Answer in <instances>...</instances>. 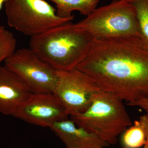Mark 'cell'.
Returning a JSON list of instances; mask_svg holds the SVG:
<instances>
[{"mask_svg": "<svg viewBox=\"0 0 148 148\" xmlns=\"http://www.w3.org/2000/svg\"><path fill=\"white\" fill-rule=\"evenodd\" d=\"M69 115L53 93H32L13 116L43 127L69 118Z\"/></svg>", "mask_w": 148, "mask_h": 148, "instance_id": "8", "label": "cell"}, {"mask_svg": "<svg viewBox=\"0 0 148 148\" xmlns=\"http://www.w3.org/2000/svg\"><path fill=\"white\" fill-rule=\"evenodd\" d=\"M7 0H0V10L1 9L4 4L6 1Z\"/></svg>", "mask_w": 148, "mask_h": 148, "instance_id": "17", "label": "cell"}, {"mask_svg": "<svg viewBox=\"0 0 148 148\" xmlns=\"http://www.w3.org/2000/svg\"><path fill=\"white\" fill-rule=\"evenodd\" d=\"M127 105L129 106L139 107L145 111L146 113L148 114V98L127 103Z\"/></svg>", "mask_w": 148, "mask_h": 148, "instance_id": "16", "label": "cell"}, {"mask_svg": "<svg viewBox=\"0 0 148 148\" xmlns=\"http://www.w3.org/2000/svg\"><path fill=\"white\" fill-rule=\"evenodd\" d=\"M50 129L66 148H105L110 146L97 135L77 126L69 118L56 122Z\"/></svg>", "mask_w": 148, "mask_h": 148, "instance_id": "10", "label": "cell"}, {"mask_svg": "<svg viewBox=\"0 0 148 148\" xmlns=\"http://www.w3.org/2000/svg\"><path fill=\"white\" fill-rule=\"evenodd\" d=\"M94 38L71 21L32 37L29 48L56 70L76 68L90 49Z\"/></svg>", "mask_w": 148, "mask_h": 148, "instance_id": "2", "label": "cell"}, {"mask_svg": "<svg viewBox=\"0 0 148 148\" xmlns=\"http://www.w3.org/2000/svg\"><path fill=\"white\" fill-rule=\"evenodd\" d=\"M126 148L123 147H122V148Z\"/></svg>", "mask_w": 148, "mask_h": 148, "instance_id": "19", "label": "cell"}, {"mask_svg": "<svg viewBox=\"0 0 148 148\" xmlns=\"http://www.w3.org/2000/svg\"><path fill=\"white\" fill-rule=\"evenodd\" d=\"M76 25L95 38H140L136 10L128 0H113L96 8Z\"/></svg>", "mask_w": 148, "mask_h": 148, "instance_id": "4", "label": "cell"}, {"mask_svg": "<svg viewBox=\"0 0 148 148\" xmlns=\"http://www.w3.org/2000/svg\"><path fill=\"white\" fill-rule=\"evenodd\" d=\"M57 75L53 93L70 116L86 110L91 105L94 94L103 91L77 68L57 70Z\"/></svg>", "mask_w": 148, "mask_h": 148, "instance_id": "7", "label": "cell"}, {"mask_svg": "<svg viewBox=\"0 0 148 148\" xmlns=\"http://www.w3.org/2000/svg\"><path fill=\"white\" fill-rule=\"evenodd\" d=\"M145 132L139 120L135 121L133 125L123 132L121 143L123 147L139 148L145 145Z\"/></svg>", "mask_w": 148, "mask_h": 148, "instance_id": "12", "label": "cell"}, {"mask_svg": "<svg viewBox=\"0 0 148 148\" xmlns=\"http://www.w3.org/2000/svg\"><path fill=\"white\" fill-rule=\"evenodd\" d=\"M134 6L136 14L140 38L148 47V0H129Z\"/></svg>", "mask_w": 148, "mask_h": 148, "instance_id": "13", "label": "cell"}, {"mask_svg": "<svg viewBox=\"0 0 148 148\" xmlns=\"http://www.w3.org/2000/svg\"><path fill=\"white\" fill-rule=\"evenodd\" d=\"M76 68L122 101L148 98V47L140 37L95 38Z\"/></svg>", "mask_w": 148, "mask_h": 148, "instance_id": "1", "label": "cell"}, {"mask_svg": "<svg viewBox=\"0 0 148 148\" xmlns=\"http://www.w3.org/2000/svg\"><path fill=\"white\" fill-rule=\"evenodd\" d=\"M16 40L12 32L5 30L0 36V64L16 51Z\"/></svg>", "mask_w": 148, "mask_h": 148, "instance_id": "14", "label": "cell"}, {"mask_svg": "<svg viewBox=\"0 0 148 148\" xmlns=\"http://www.w3.org/2000/svg\"><path fill=\"white\" fill-rule=\"evenodd\" d=\"M55 4L57 16L62 18H73L75 10L88 16L96 9L99 0H50Z\"/></svg>", "mask_w": 148, "mask_h": 148, "instance_id": "11", "label": "cell"}, {"mask_svg": "<svg viewBox=\"0 0 148 148\" xmlns=\"http://www.w3.org/2000/svg\"><path fill=\"white\" fill-rule=\"evenodd\" d=\"M4 5L8 26L31 38L73 19L57 16L45 0H7Z\"/></svg>", "mask_w": 148, "mask_h": 148, "instance_id": "5", "label": "cell"}, {"mask_svg": "<svg viewBox=\"0 0 148 148\" xmlns=\"http://www.w3.org/2000/svg\"><path fill=\"white\" fill-rule=\"evenodd\" d=\"M32 93L15 74L0 66V113L13 116Z\"/></svg>", "mask_w": 148, "mask_h": 148, "instance_id": "9", "label": "cell"}, {"mask_svg": "<svg viewBox=\"0 0 148 148\" xmlns=\"http://www.w3.org/2000/svg\"><path fill=\"white\" fill-rule=\"evenodd\" d=\"M4 62L5 67L15 74L32 93H53L57 70L30 48L15 51Z\"/></svg>", "mask_w": 148, "mask_h": 148, "instance_id": "6", "label": "cell"}, {"mask_svg": "<svg viewBox=\"0 0 148 148\" xmlns=\"http://www.w3.org/2000/svg\"><path fill=\"white\" fill-rule=\"evenodd\" d=\"M5 29V27L3 26H0V36L2 34Z\"/></svg>", "mask_w": 148, "mask_h": 148, "instance_id": "18", "label": "cell"}, {"mask_svg": "<svg viewBox=\"0 0 148 148\" xmlns=\"http://www.w3.org/2000/svg\"><path fill=\"white\" fill-rule=\"evenodd\" d=\"M128 1H129V0H128Z\"/></svg>", "mask_w": 148, "mask_h": 148, "instance_id": "20", "label": "cell"}, {"mask_svg": "<svg viewBox=\"0 0 148 148\" xmlns=\"http://www.w3.org/2000/svg\"><path fill=\"white\" fill-rule=\"evenodd\" d=\"M139 121L144 128L146 134V142L143 148H148V114L146 113L140 116Z\"/></svg>", "mask_w": 148, "mask_h": 148, "instance_id": "15", "label": "cell"}, {"mask_svg": "<svg viewBox=\"0 0 148 148\" xmlns=\"http://www.w3.org/2000/svg\"><path fill=\"white\" fill-rule=\"evenodd\" d=\"M123 101L109 92L101 91L93 95L85 111L70 116L78 127L95 134L109 145L116 144L118 138L132 125Z\"/></svg>", "mask_w": 148, "mask_h": 148, "instance_id": "3", "label": "cell"}]
</instances>
